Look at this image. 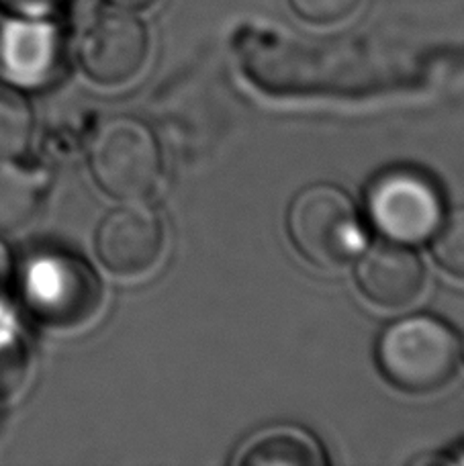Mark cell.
<instances>
[{"label":"cell","instance_id":"5b68a950","mask_svg":"<svg viewBox=\"0 0 464 466\" xmlns=\"http://www.w3.org/2000/svg\"><path fill=\"white\" fill-rule=\"evenodd\" d=\"M23 297L41 321L54 328H78L103 305L96 272L70 252H41L23 270Z\"/></svg>","mask_w":464,"mask_h":466},{"label":"cell","instance_id":"e0dca14e","mask_svg":"<svg viewBox=\"0 0 464 466\" xmlns=\"http://www.w3.org/2000/svg\"><path fill=\"white\" fill-rule=\"evenodd\" d=\"M105 3L127 8V11H144V8H150L152 5H156L157 0H105Z\"/></svg>","mask_w":464,"mask_h":466},{"label":"cell","instance_id":"30bf717a","mask_svg":"<svg viewBox=\"0 0 464 466\" xmlns=\"http://www.w3.org/2000/svg\"><path fill=\"white\" fill-rule=\"evenodd\" d=\"M328 462L319 438L293 423L254 431L231 456L234 466H326Z\"/></svg>","mask_w":464,"mask_h":466},{"label":"cell","instance_id":"277c9868","mask_svg":"<svg viewBox=\"0 0 464 466\" xmlns=\"http://www.w3.org/2000/svg\"><path fill=\"white\" fill-rule=\"evenodd\" d=\"M362 215L385 241L411 248L436 236L446 218V203L432 174L399 164L368 180Z\"/></svg>","mask_w":464,"mask_h":466},{"label":"cell","instance_id":"6da1fadb","mask_svg":"<svg viewBox=\"0 0 464 466\" xmlns=\"http://www.w3.org/2000/svg\"><path fill=\"white\" fill-rule=\"evenodd\" d=\"M462 358L460 338L436 315L419 313L397 319L380 331L375 360L395 389L428 395L457 377Z\"/></svg>","mask_w":464,"mask_h":466},{"label":"cell","instance_id":"4fadbf2b","mask_svg":"<svg viewBox=\"0 0 464 466\" xmlns=\"http://www.w3.org/2000/svg\"><path fill=\"white\" fill-rule=\"evenodd\" d=\"M432 241L434 260L450 277L464 280V207L449 213Z\"/></svg>","mask_w":464,"mask_h":466},{"label":"cell","instance_id":"7c38bea8","mask_svg":"<svg viewBox=\"0 0 464 466\" xmlns=\"http://www.w3.org/2000/svg\"><path fill=\"white\" fill-rule=\"evenodd\" d=\"M33 136V111L15 86L0 85V160H15Z\"/></svg>","mask_w":464,"mask_h":466},{"label":"cell","instance_id":"7a4b0ae2","mask_svg":"<svg viewBox=\"0 0 464 466\" xmlns=\"http://www.w3.org/2000/svg\"><path fill=\"white\" fill-rule=\"evenodd\" d=\"M285 223L297 254L321 270L342 268L367 246L362 211L342 187L328 182L295 193Z\"/></svg>","mask_w":464,"mask_h":466},{"label":"cell","instance_id":"5bb4252c","mask_svg":"<svg viewBox=\"0 0 464 466\" xmlns=\"http://www.w3.org/2000/svg\"><path fill=\"white\" fill-rule=\"evenodd\" d=\"M297 16L311 25H336L358 8L360 0H288Z\"/></svg>","mask_w":464,"mask_h":466},{"label":"cell","instance_id":"52a82bcc","mask_svg":"<svg viewBox=\"0 0 464 466\" xmlns=\"http://www.w3.org/2000/svg\"><path fill=\"white\" fill-rule=\"evenodd\" d=\"M166 226L146 201L123 203L98 223L95 249L106 270L134 279L152 272L162 260Z\"/></svg>","mask_w":464,"mask_h":466},{"label":"cell","instance_id":"9c48e42d","mask_svg":"<svg viewBox=\"0 0 464 466\" xmlns=\"http://www.w3.org/2000/svg\"><path fill=\"white\" fill-rule=\"evenodd\" d=\"M354 280L372 305L405 309L426 289V266L409 246L378 244L358 256Z\"/></svg>","mask_w":464,"mask_h":466},{"label":"cell","instance_id":"ac0fdd59","mask_svg":"<svg viewBox=\"0 0 464 466\" xmlns=\"http://www.w3.org/2000/svg\"><path fill=\"white\" fill-rule=\"evenodd\" d=\"M460 348H462V358H464V336H462V339H460Z\"/></svg>","mask_w":464,"mask_h":466},{"label":"cell","instance_id":"2e32d148","mask_svg":"<svg viewBox=\"0 0 464 466\" xmlns=\"http://www.w3.org/2000/svg\"><path fill=\"white\" fill-rule=\"evenodd\" d=\"M8 279H11V258H8L6 248L0 241V297L5 295Z\"/></svg>","mask_w":464,"mask_h":466},{"label":"cell","instance_id":"ba28073f","mask_svg":"<svg viewBox=\"0 0 464 466\" xmlns=\"http://www.w3.org/2000/svg\"><path fill=\"white\" fill-rule=\"evenodd\" d=\"M62 66L64 37L52 16L8 15L0 27V68L16 86H45Z\"/></svg>","mask_w":464,"mask_h":466},{"label":"cell","instance_id":"8fae6325","mask_svg":"<svg viewBox=\"0 0 464 466\" xmlns=\"http://www.w3.org/2000/svg\"><path fill=\"white\" fill-rule=\"evenodd\" d=\"M44 201V178L37 172L0 160V236L27 226Z\"/></svg>","mask_w":464,"mask_h":466},{"label":"cell","instance_id":"3957f363","mask_svg":"<svg viewBox=\"0 0 464 466\" xmlns=\"http://www.w3.org/2000/svg\"><path fill=\"white\" fill-rule=\"evenodd\" d=\"M88 166L105 195L119 203L152 198L164 180V154L156 133L137 116L105 119L88 141Z\"/></svg>","mask_w":464,"mask_h":466},{"label":"cell","instance_id":"9a60e30c","mask_svg":"<svg viewBox=\"0 0 464 466\" xmlns=\"http://www.w3.org/2000/svg\"><path fill=\"white\" fill-rule=\"evenodd\" d=\"M72 0H0V8L8 15L52 16Z\"/></svg>","mask_w":464,"mask_h":466},{"label":"cell","instance_id":"8992f818","mask_svg":"<svg viewBox=\"0 0 464 466\" xmlns=\"http://www.w3.org/2000/svg\"><path fill=\"white\" fill-rule=\"evenodd\" d=\"M150 35L136 11L106 3L95 8L78 33V62L101 86H123L144 70Z\"/></svg>","mask_w":464,"mask_h":466}]
</instances>
